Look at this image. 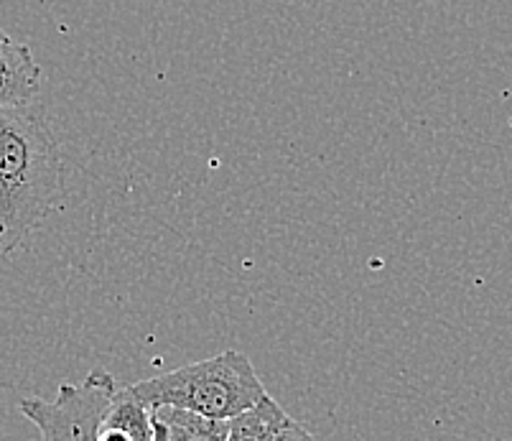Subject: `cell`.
I'll return each mask as SVG.
<instances>
[{"instance_id":"cell-1","label":"cell","mask_w":512,"mask_h":441,"mask_svg":"<svg viewBox=\"0 0 512 441\" xmlns=\"http://www.w3.org/2000/svg\"><path fill=\"white\" fill-rule=\"evenodd\" d=\"M62 192V156L41 110L0 113V253H13Z\"/></svg>"},{"instance_id":"cell-2","label":"cell","mask_w":512,"mask_h":441,"mask_svg":"<svg viewBox=\"0 0 512 441\" xmlns=\"http://www.w3.org/2000/svg\"><path fill=\"white\" fill-rule=\"evenodd\" d=\"M151 411L181 408L214 421H230L263 401L265 393L245 352L225 350L209 360L192 362L156 378L128 385Z\"/></svg>"},{"instance_id":"cell-3","label":"cell","mask_w":512,"mask_h":441,"mask_svg":"<svg viewBox=\"0 0 512 441\" xmlns=\"http://www.w3.org/2000/svg\"><path fill=\"white\" fill-rule=\"evenodd\" d=\"M115 391V375L97 368L79 385H59L54 401L23 398L18 411L39 429L41 441H97V426Z\"/></svg>"},{"instance_id":"cell-4","label":"cell","mask_w":512,"mask_h":441,"mask_svg":"<svg viewBox=\"0 0 512 441\" xmlns=\"http://www.w3.org/2000/svg\"><path fill=\"white\" fill-rule=\"evenodd\" d=\"M39 87L41 69L29 46L0 36V113L31 105Z\"/></svg>"},{"instance_id":"cell-5","label":"cell","mask_w":512,"mask_h":441,"mask_svg":"<svg viewBox=\"0 0 512 441\" xmlns=\"http://www.w3.org/2000/svg\"><path fill=\"white\" fill-rule=\"evenodd\" d=\"M97 441H153V411L130 388H120L102 413Z\"/></svg>"},{"instance_id":"cell-6","label":"cell","mask_w":512,"mask_h":441,"mask_svg":"<svg viewBox=\"0 0 512 441\" xmlns=\"http://www.w3.org/2000/svg\"><path fill=\"white\" fill-rule=\"evenodd\" d=\"M288 421L291 416L271 396H265L253 408L227 421V441H276Z\"/></svg>"},{"instance_id":"cell-7","label":"cell","mask_w":512,"mask_h":441,"mask_svg":"<svg viewBox=\"0 0 512 441\" xmlns=\"http://www.w3.org/2000/svg\"><path fill=\"white\" fill-rule=\"evenodd\" d=\"M153 413L166 426L169 441H227V421L204 419L181 408H158Z\"/></svg>"},{"instance_id":"cell-8","label":"cell","mask_w":512,"mask_h":441,"mask_svg":"<svg viewBox=\"0 0 512 441\" xmlns=\"http://www.w3.org/2000/svg\"><path fill=\"white\" fill-rule=\"evenodd\" d=\"M276 441H314V436L299 424V421H288L286 426L281 429V434L276 436Z\"/></svg>"},{"instance_id":"cell-9","label":"cell","mask_w":512,"mask_h":441,"mask_svg":"<svg viewBox=\"0 0 512 441\" xmlns=\"http://www.w3.org/2000/svg\"><path fill=\"white\" fill-rule=\"evenodd\" d=\"M153 441H169L166 439V426L156 419V413H153Z\"/></svg>"},{"instance_id":"cell-10","label":"cell","mask_w":512,"mask_h":441,"mask_svg":"<svg viewBox=\"0 0 512 441\" xmlns=\"http://www.w3.org/2000/svg\"><path fill=\"white\" fill-rule=\"evenodd\" d=\"M0 36H3V29H0Z\"/></svg>"},{"instance_id":"cell-11","label":"cell","mask_w":512,"mask_h":441,"mask_svg":"<svg viewBox=\"0 0 512 441\" xmlns=\"http://www.w3.org/2000/svg\"><path fill=\"white\" fill-rule=\"evenodd\" d=\"M510 123H512V118H510Z\"/></svg>"}]
</instances>
